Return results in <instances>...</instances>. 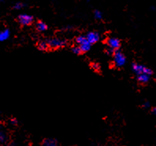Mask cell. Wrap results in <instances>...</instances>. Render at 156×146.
Instances as JSON below:
<instances>
[{"instance_id":"6da1fadb","label":"cell","mask_w":156,"mask_h":146,"mask_svg":"<svg viewBox=\"0 0 156 146\" xmlns=\"http://www.w3.org/2000/svg\"><path fill=\"white\" fill-rule=\"evenodd\" d=\"M114 61L117 67H122L126 65V57L119 50H115L114 53Z\"/></svg>"},{"instance_id":"7a4b0ae2","label":"cell","mask_w":156,"mask_h":146,"mask_svg":"<svg viewBox=\"0 0 156 146\" xmlns=\"http://www.w3.org/2000/svg\"><path fill=\"white\" fill-rule=\"evenodd\" d=\"M132 68H133V71L136 75L145 73V74H148L151 76V75L152 74V71L151 70L150 68H147V67L144 66V65L136 64V63H133V64L132 65Z\"/></svg>"},{"instance_id":"3957f363","label":"cell","mask_w":156,"mask_h":146,"mask_svg":"<svg viewBox=\"0 0 156 146\" xmlns=\"http://www.w3.org/2000/svg\"><path fill=\"white\" fill-rule=\"evenodd\" d=\"M48 43L50 47L54 48V49H57V48L64 46L66 44V41L58 38H52L48 40Z\"/></svg>"},{"instance_id":"277c9868","label":"cell","mask_w":156,"mask_h":146,"mask_svg":"<svg viewBox=\"0 0 156 146\" xmlns=\"http://www.w3.org/2000/svg\"><path fill=\"white\" fill-rule=\"evenodd\" d=\"M18 21L21 25L26 26V25H31L33 21V17L29 14H21L18 16Z\"/></svg>"},{"instance_id":"5b68a950","label":"cell","mask_w":156,"mask_h":146,"mask_svg":"<svg viewBox=\"0 0 156 146\" xmlns=\"http://www.w3.org/2000/svg\"><path fill=\"white\" fill-rule=\"evenodd\" d=\"M86 38L90 43L93 44L97 42L99 40V33L95 32H90L86 35Z\"/></svg>"},{"instance_id":"8992f818","label":"cell","mask_w":156,"mask_h":146,"mask_svg":"<svg viewBox=\"0 0 156 146\" xmlns=\"http://www.w3.org/2000/svg\"><path fill=\"white\" fill-rule=\"evenodd\" d=\"M107 45L114 50H117L118 48H120L121 42L120 40L117 38H110L107 40Z\"/></svg>"},{"instance_id":"52a82bcc","label":"cell","mask_w":156,"mask_h":146,"mask_svg":"<svg viewBox=\"0 0 156 146\" xmlns=\"http://www.w3.org/2000/svg\"><path fill=\"white\" fill-rule=\"evenodd\" d=\"M137 80L141 83H146L150 80V75L145 74V73L137 75Z\"/></svg>"},{"instance_id":"ba28073f","label":"cell","mask_w":156,"mask_h":146,"mask_svg":"<svg viewBox=\"0 0 156 146\" xmlns=\"http://www.w3.org/2000/svg\"><path fill=\"white\" fill-rule=\"evenodd\" d=\"M10 32L8 29H5V30L2 31L0 32V41H2H2H5V40L10 38Z\"/></svg>"},{"instance_id":"9c48e42d","label":"cell","mask_w":156,"mask_h":146,"mask_svg":"<svg viewBox=\"0 0 156 146\" xmlns=\"http://www.w3.org/2000/svg\"><path fill=\"white\" fill-rule=\"evenodd\" d=\"M44 146H57V141L52 138H47L43 141Z\"/></svg>"},{"instance_id":"30bf717a","label":"cell","mask_w":156,"mask_h":146,"mask_svg":"<svg viewBox=\"0 0 156 146\" xmlns=\"http://www.w3.org/2000/svg\"><path fill=\"white\" fill-rule=\"evenodd\" d=\"M91 44L90 43V42L88 41V39H87L85 42H84L83 43L80 44L79 46H80V49H81L82 52H87L91 49Z\"/></svg>"},{"instance_id":"8fae6325","label":"cell","mask_w":156,"mask_h":146,"mask_svg":"<svg viewBox=\"0 0 156 146\" xmlns=\"http://www.w3.org/2000/svg\"><path fill=\"white\" fill-rule=\"evenodd\" d=\"M36 29L39 31V32H44L48 29V25H46L45 23L43 22V21H39L37 24H36Z\"/></svg>"},{"instance_id":"7c38bea8","label":"cell","mask_w":156,"mask_h":146,"mask_svg":"<svg viewBox=\"0 0 156 146\" xmlns=\"http://www.w3.org/2000/svg\"><path fill=\"white\" fill-rule=\"evenodd\" d=\"M48 47H49V45H48V42L41 41V42H40L38 43V48L40 50H43V51L47 50V49H48Z\"/></svg>"},{"instance_id":"4fadbf2b","label":"cell","mask_w":156,"mask_h":146,"mask_svg":"<svg viewBox=\"0 0 156 146\" xmlns=\"http://www.w3.org/2000/svg\"><path fill=\"white\" fill-rule=\"evenodd\" d=\"M86 40H87L86 36H78L77 38L76 39V43L79 44V45H80L81 43H83L84 42H85Z\"/></svg>"},{"instance_id":"5bb4252c","label":"cell","mask_w":156,"mask_h":146,"mask_svg":"<svg viewBox=\"0 0 156 146\" xmlns=\"http://www.w3.org/2000/svg\"><path fill=\"white\" fill-rule=\"evenodd\" d=\"M94 17H95V19L100 20L103 17V13L99 10H95V12H94Z\"/></svg>"},{"instance_id":"9a60e30c","label":"cell","mask_w":156,"mask_h":146,"mask_svg":"<svg viewBox=\"0 0 156 146\" xmlns=\"http://www.w3.org/2000/svg\"><path fill=\"white\" fill-rule=\"evenodd\" d=\"M25 4L22 3V2H17L15 3V5L13 6V9H15V10H21L22 8L25 7Z\"/></svg>"},{"instance_id":"2e32d148","label":"cell","mask_w":156,"mask_h":146,"mask_svg":"<svg viewBox=\"0 0 156 146\" xmlns=\"http://www.w3.org/2000/svg\"><path fill=\"white\" fill-rule=\"evenodd\" d=\"M73 53H74L75 54H80L82 53V50L80 49V46H74V47L72 49Z\"/></svg>"},{"instance_id":"e0dca14e","label":"cell","mask_w":156,"mask_h":146,"mask_svg":"<svg viewBox=\"0 0 156 146\" xmlns=\"http://www.w3.org/2000/svg\"><path fill=\"white\" fill-rule=\"evenodd\" d=\"M0 141L2 143L5 142V141H6V134H4V132L0 133Z\"/></svg>"},{"instance_id":"ac0fdd59","label":"cell","mask_w":156,"mask_h":146,"mask_svg":"<svg viewBox=\"0 0 156 146\" xmlns=\"http://www.w3.org/2000/svg\"><path fill=\"white\" fill-rule=\"evenodd\" d=\"M114 52H115V50H114V49H112L111 47H110V46H108L107 49V54H109V55H112V54H114Z\"/></svg>"},{"instance_id":"d6986e66","label":"cell","mask_w":156,"mask_h":146,"mask_svg":"<svg viewBox=\"0 0 156 146\" xmlns=\"http://www.w3.org/2000/svg\"><path fill=\"white\" fill-rule=\"evenodd\" d=\"M92 68H95V70H98L99 68V65H97V64H93V65H92Z\"/></svg>"},{"instance_id":"ffe728a7","label":"cell","mask_w":156,"mask_h":146,"mask_svg":"<svg viewBox=\"0 0 156 146\" xmlns=\"http://www.w3.org/2000/svg\"><path fill=\"white\" fill-rule=\"evenodd\" d=\"M149 106H150V104H149L148 102L144 103V104H143V107H144V108H149Z\"/></svg>"},{"instance_id":"44dd1931","label":"cell","mask_w":156,"mask_h":146,"mask_svg":"<svg viewBox=\"0 0 156 146\" xmlns=\"http://www.w3.org/2000/svg\"><path fill=\"white\" fill-rule=\"evenodd\" d=\"M10 122H11V124H13V125H14V124H17V121L15 120V119H12V120H10Z\"/></svg>"},{"instance_id":"7402d4cb","label":"cell","mask_w":156,"mask_h":146,"mask_svg":"<svg viewBox=\"0 0 156 146\" xmlns=\"http://www.w3.org/2000/svg\"><path fill=\"white\" fill-rule=\"evenodd\" d=\"M151 112H152V113L154 114V115H156V107L155 108H152V111H151Z\"/></svg>"},{"instance_id":"603a6c76","label":"cell","mask_w":156,"mask_h":146,"mask_svg":"<svg viewBox=\"0 0 156 146\" xmlns=\"http://www.w3.org/2000/svg\"><path fill=\"white\" fill-rule=\"evenodd\" d=\"M1 1H2V0H1Z\"/></svg>"},{"instance_id":"cb8c5ba5","label":"cell","mask_w":156,"mask_h":146,"mask_svg":"<svg viewBox=\"0 0 156 146\" xmlns=\"http://www.w3.org/2000/svg\"><path fill=\"white\" fill-rule=\"evenodd\" d=\"M88 1H89V0H88Z\"/></svg>"}]
</instances>
